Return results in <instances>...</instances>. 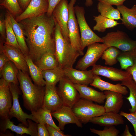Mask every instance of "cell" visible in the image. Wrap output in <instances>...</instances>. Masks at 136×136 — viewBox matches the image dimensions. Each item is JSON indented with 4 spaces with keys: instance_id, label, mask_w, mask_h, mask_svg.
<instances>
[{
    "instance_id": "cell-50",
    "label": "cell",
    "mask_w": 136,
    "mask_h": 136,
    "mask_svg": "<svg viewBox=\"0 0 136 136\" xmlns=\"http://www.w3.org/2000/svg\"><path fill=\"white\" fill-rule=\"evenodd\" d=\"M0 136H14L13 134L9 132H8L6 130L4 133H0Z\"/></svg>"
},
{
    "instance_id": "cell-14",
    "label": "cell",
    "mask_w": 136,
    "mask_h": 136,
    "mask_svg": "<svg viewBox=\"0 0 136 136\" xmlns=\"http://www.w3.org/2000/svg\"><path fill=\"white\" fill-rule=\"evenodd\" d=\"M1 40L0 52L4 53L18 70L25 73L29 72L25 57L21 51L5 43L3 44V41L2 39Z\"/></svg>"
},
{
    "instance_id": "cell-32",
    "label": "cell",
    "mask_w": 136,
    "mask_h": 136,
    "mask_svg": "<svg viewBox=\"0 0 136 136\" xmlns=\"http://www.w3.org/2000/svg\"><path fill=\"white\" fill-rule=\"evenodd\" d=\"M97 9L100 15L105 17L114 20L121 19L119 10L117 8H114L112 5L99 2L97 5Z\"/></svg>"
},
{
    "instance_id": "cell-34",
    "label": "cell",
    "mask_w": 136,
    "mask_h": 136,
    "mask_svg": "<svg viewBox=\"0 0 136 136\" xmlns=\"http://www.w3.org/2000/svg\"><path fill=\"white\" fill-rule=\"evenodd\" d=\"M121 84L126 86L129 90V95L126 98L128 100L131 107L129 110L130 113L136 111V82L131 78L122 81Z\"/></svg>"
},
{
    "instance_id": "cell-10",
    "label": "cell",
    "mask_w": 136,
    "mask_h": 136,
    "mask_svg": "<svg viewBox=\"0 0 136 136\" xmlns=\"http://www.w3.org/2000/svg\"><path fill=\"white\" fill-rule=\"evenodd\" d=\"M9 87L13 96V104L10 110L9 118L11 119L15 117L19 121L27 127L29 126L27 119H31L37 123L31 114H28L24 112L21 108L18 99L19 95L21 93L18 85L10 83Z\"/></svg>"
},
{
    "instance_id": "cell-1",
    "label": "cell",
    "mask_w": 136,
    "mask_h": 136,
    "mask_svg": "<svg viewBox=\"0 0 136 136\" xmlns=\"http://www.w3.org/2000/svg\"><path fill=\"white\" fill-rule=\"evenodd\" d=\"M23 30L29 56L36 64L44 54H55V22L53 15L46 13L19 22Z\"/></svg>"
},
{
    "instance_id": "cell-35",
    "label": "cell",
    "mask_w": 136,
    "mask_h": 136,
    "mask_svg": "<svg viewBox=\"0 0 136 136\" xmlns=\"http://www.w3.org/2000/svg\"><path fill=\"white\" fill-rule=\"evenodd\" d=\"M121 53L118 48L111 46L108 47L104 51L101 57L102 60H105V65L111 66L117 63V57Z\"/></svg>"
},
{
    "instance_id": "cell-31",
    "label": "cell",
    "mask_w": 136,
    "mask_h": 136,
    "mask_svg": "<svg viewBox=\"0 0 136 136\" xmlns=\"http://www.w3.org/2000/svg\"><path fill=\"white\" fill-rule=\"evenodd\" d=\"M6 38L5 43L20 50L14 31L9 12L7 11L5 15Z\"/></svg>"
},
{
    "instance_id": "cell-37",
    "label": "cell",
    "mask_w": 136,
    "mask_h": 136,
    "mask_svg": "<svg viewBox=\"0 0 136 136\" xmlns=\"http://www.w3.org/2000/svg\"><path fill=\"white\" fill-rule=\"evenodd\" d=\"M0 5L7 9L14 17L23 12L18 0H3Z\"/></svg>"
},
{
    "instance_id": "cell-17",
    "label": "cell",
    "mask_w": 136,
    "mask_h": 136,
    "mask_svg": "<svg viewBox=\"0 0 136 136\" xmlns=\"http://www.w3.org/2000/svg\"><path fill=\"white\" fill-rule=\"evenodd\" d=\"M52 115L58 122V127L61 130L64 129L65 126L69 124H74L78 127H82V123L80 121L72 108L63 106L56 111L51 112Z\"/></svg>"
},
{
    "instance_id": "cell-3",
    "label": "cell",
    "mask_w": 136,
    "mask_h": 136,
    "mask_svg": "<svg viewBox=\"0 0 136 136\" xmlns=\"http://www.w3.org/2000/svg\"><path fill=\"white\" fill-rule=\"evenodd\" d=\"M54 21L55 55L59 66L63 69L73 67L77 59L81 56L80 54L72 46L70 41L64 38L59 26L55 20Z\"/></svg>"
},
{
    "instance_id": "cell-40",
    "label": "cell",
    "mask_w": 136,
    "mask_h": 136,
    "mask_svg": "<svg viewBox=\"0 0 136 136\" xmlns=\"http://www.w3.org/2000/svg\"><path fill=\"white\" fill-rule=\"evenodd\" d=\"M48 131L49 136H70L65 134L61 131L51 126L48 124L45 125Z\"/></svg>"
},
{
    "instance_id": "cell-42",
    "label": "cell",
    "mask_w": 136,
    "mask_h": 136,
    "mask_svg": "<svg viewBox=\"0 0 136 136\" xmlns=\"http://www.w3.org/2000/svg\"><path fill=\"white\" fill-rule=\"evenodd\" d=\"M0 33L1 35V39L3 41L6 40V27L5 19L3 16L0 15Z\"/></svg>"
},
{
    "instance_id": "cell-29",
    "label": "cell",
    "mask_w": 136,
    "mask_h": 136,
    "mask_svg": "<svg viewBox=\"0 0 136 136\" xmlns=\"http://www.w3.org/2000/svg\"><path fill=\"white\" fill-rule=\"evenodd\" d=\"M42 73L47 85H56L65 76L63 69L59 66L53 69L43 70Z\"/></svg>"
},
{
    "instance_id": "cell-46",
    "label": "cell",
    "mask_w": 136,
    "mask_h": 136,
    "mask_svg": "<svg viewBox=\"0 0 136 136\" xmlns=\"http://www.w3.org/2000/svg\"><path fill=\"white\" fill-rule=\"evenodd\" d=\"M10 61L8 57L3 52H0V72L6 63Z\"/></svg>"
},
{
    "instance_id": "cell-41",
    "label": "cell",
    "mask_w": 136,
    "mask_h": 136,
    "mask_svg": "<svg viewBox=\"0 0 136 136\" xmlns=\"http://www.w3.org/2000/svg\"><path fill=\"white\" fill-rule=\"evenodd\" d=\"M61 0H47L48 3V8L46 14L49 16L52 15L55 8Z\"/></svg>"
},
{
    "instance_id": "cell-2",
    "label": "cell",
    "mask_w": 136,
    "mask_h": 136,
    "mask_svg": "<svg viewBox=\"0 0 136 136\" xmlns=\"http://www.w3.org/2000/svg\"><path fill=\"white\" fill-rule=\"evenodd\" d=\"M17 78L22 95L24 107L31 112L42 107L45 86H41L32 82L27 74L18 70Z\"/></svg>"
},
{
    "instance_id": "cell-28",
    "label": "cell",
    "mask_w": 136,
    "mask_h": 136,
    "mask_svg": "<svg viewBox=\"0 0 136 136\" xmlns=\"http://www.w3.org/2000/svg\"><path fill=\"white\" fill-rule=\"evenodd\" d=\"M31 114L36 120L37 123L45 125L48 124L60 130H61L53 120L51 112L47 109L42 107L36 111L31 112Z\"/></svg>"
},
{
    "instance_id": "cell-19",
    "label": "cell",
    "mask_w": 136,
    "mask_h": 136,
    "mask_svg": "<svg viewBox=\"0 0 136 136\" xmlns=\"http://www.w3.org/2000/svg\"><path fill=\"white\" fill-rule=\"evenodd\" d=\"M65 75L74 84L88 86L93 80L94 75L91 70H80L74 69H63Z\"/></svg>"
},
{
    "instance_id": "cell-20",
    "label": "cell",
    "mask_w": 136,
    "mask_h": 136,
    "mask_svg": "<svg viewBox=\"0 0 136 136\" xmlns=\"http://www.w3.org/2000/svg\"><path fill=\"white\" fill-rule=\"evenodd\" d=\"M104 92L106 99L104 106L105 112L118 113L123 103V95L110 91H105Z\"/></svg>"
},
{
    "instance_id": "cell-12",
    "label": "cell",
    "mask_w": 136,
    "mask_h": 136,
    "mask_svg": "<svg viewBox=\"0 0 136 136\" xmlns=\"http://www.w3.org/2000/svg\"><path fill=\"white\" fill-rule=\"evenodd\" d=\"M68 1L61 0L53 10V16L59 26L64 38L70 41L67 24L69 18Z\"/></svg>"
},
{
    "instance_id": "cell-39",
    "label": "cell",
    "mask_w": 136,
    "mask_h": 136,
    "mask_svg": "<svg viewBox=\"0 0 136 136\" xmlns=\"http://www.w3.org/2000/svg\"><path fill=\"white\" fill-rule=\"evenodd\" d=\"M119 114L126 118L132 125L134 132V135L136 136V111L130 113L121 111Z\"/></svg>"
},
{
    "instance_id": "cell-48",
    "label": "cell",
    "mask_w": 136,
    "mask_h": 136,
    "mask_svg": "<svg viewBox=\"0 0 136 136\" xmlns=\"http://www.w3.org/2000/svg\"><path fill=\"white\" fill-rule=\"evenodd\" d=\"M122 136H132L133 135L131 134L129 131V127L128 126L126 125L125 129L123 133L121 134Z\"/></svg>"
},
{
    "instance_id": "cell-30",
    "label": "cell",
    "mask_w": 136,
    "mask_h": 136,
    "mask_svg": "<svg viewBox=\"0 0 136 136\" xmlns=\"http://www.w3.org/2000/svg\"><path fill=\"white\" fill-rule=\"evenodd\" d=\"M94 20L96 22L93 27L94 30L99 32H104L107 29L114 27L120 23L113 19L103 16L100 14L97 16H93Z\"/></svg>"
},
{
    "instance_id": "cell-24",
    "label": "cell",
    "mask_w": 136,
    "mask_h": 136,
    "mask_svg": "<svg viewBox=\"0 0 136 136\" xmlns=\"http://www.w3.org/2000/svg\"><path fill=\"white\" fill-rule=\"evenodd\" d=\"M117 8L122 16L121 23L130 30L136 28V5L129 8L123 4L117 6Z\"/></svg>"
},
{
    "instance_id": "cell-8",
    "label": "cell",
    "mask_w": 136,
    "mask_h": 136,
    "mask_svg": "<svg viewBox=\"0 0 136 136\" xmlns=\"http://www.w3.org/2000/svg\"><path fill=\"white\" fill-rule=\"evenodd\" d=\"M85 55L78 62L76 69L85 70L89 67L93 66L101 57L104 51L108 47L105 44L95 43L88 46Z\"/></svg>"
},
{
    "instance_id": "cell-49",
    "label": "cell",
    "mask_w": 136,
    "mask_h": 136,
    "mask_svg": "<svg viewBox=\"0 0 136 136\" xmlns=\"http://www.w3.org/2000/svg\"><path fill=\"white\" fill-rule=\"evenodd\" d=\"M93 0H85V6L87 7H89L92 6L93 3Z\"/></svg>"
},
{
    "instance_id": "cell-22",
    "label": "cell",
    "mask_w": 136,
    "mask_h": 136,
    "mask_svg": "<svg viewBox=\"0 0 136 136\" xmlns=\"http://www.w3.org/2000/svg\"><path fill=\"white\" fill-rule=\"evenodd\" d=\"M74 84L81 98L99 104L104 103L106 98L104 92L97 91L87 86Z\"/></svg>"
},
{
    "instance_id": "cell-18",
    "label": "cell",
    "mask_w": 136,
    "mask_h": 136,
    "mask_svg": "<svg viewBox=\"0 0 136 136\" xmlns=\"http://www.w3.org/2000/svg\"><path fill=\"white\" fill-rule=\"evenodd\" d=\"M63 106L55 85L45 86V91L42 107L55 112Z\"/></svg>"
},
{
    "instance_id": "cell-15",
    "label": "cell",
    "mask_w": 136,
    "mask_h": 136,
    "mask_svg": "<svg viewBox=\"0 0 136 136\" xmlns=\"http://www.w3.org/2000/svg\"><path fill=\"white\" fill-rule=\"evenodd\" d=\"M10 83L2 78L0 80V117L1 119L9 117L13 98Z\"/></svg>"
},
{
    "instance_id": "cell-26",
    "label": "cell",
    "mask_w": 136,
    "mask_h": 136,
    "mask_svg": "<svg viewBox=\"0 0 136 136\" xmlns=\"http://www.w3.org/2000/svg\"><path fill=\"white\" fill-rule=\"evenodd\" d=\"M9 14L13 28L21 51L24 55H29L28 49L22 28L19 23L16 21L13 16L10 12Z\"/></svg>"
},
{
    "instance_id": "cell-6",
    "label": "cell",
    "mask_w": 136,
    "mask_h": 136,
    "mask_svg": "<svg viewBox=\"0 0 136 136\" xmlns=\"http://www.w3.org/2000/svg\"><path fill=\"white\" fill-rule=\"evenodd\" d=\"M101 38L103 43L108 47H114L123 51H132L136 48V40L130 38L123 31L118 30L110 32Z\"/></svg>"
},
{
    "instance_id": "cell-7",
    "label": "cell",
    "mask_w": 136,
    "mask_h": 136,
    "mask_svg": "<svg viewBox=\"0 0 136 136\" xmlns=\"http://www.w3.org/2000/svg\"><path fill=\"white\" fill-rule=\"evenodd\" d=\"M57 89L63 106L72 108L81 98L74 84L65 76L59 82Z\"/></svg>"
},
{
    "instance_id": "cell-16",
    "label": "cell",
    "mask_w": 136,
    "mask_h": 136,
    "mask_svg": "<svg viewBox=\"0 0 136 136\" xmlns=\"http://www.w3.org/2000/svg\"><path fill=\"white\" fill-rule=\"evenodd\" d=\"M48 6L47 0H31L26 9L15 19L19 22L26 19L42 15L47 12Z\"/></svg>"
},
{
    "instance_id": "cell-13",
    "label": "cell",
    "mask_w": 136,
    "mask_h": 136,
    "mask_svg": "<svg viewBox=\"0 0 136 136\" xmlns=\"http://www.w3.org/2000/svg\"><path fill=\"white\" fill-rule=\"evenodd\" d=\"M91 70L94 75L101 76L114 81L122 82L132 78L129 72L112 67L95 64L92 66Z\"/></svg>"
},
{
    "instance_id": "cell-33",
    "label": "cell",
    "mask_w": 136,
    "mask_h": 136,
    "mask_svg": "<svg viewBox=\"0 0 136 136\" xmlns=\"http://www.w3.org/2000/svg\"><path fill=\"white\" fill-rule=\"evenodd\" d=\"M36 64L42 71L53 69L59 66L55 54L50 53L43 55Z\"/></svg>"
},
{
    "instance_id": "cell-23",
    "label": "cell",
    "mask_w": 136,
    "mask_h": 136,
    "mask_svg": "<svg viewBox=\"0 0 136 136\" xmlns=\"http://www.w3.org/2000/svg\"><path fill=\"white\" fill-rule=\"evenodd\" d=\"M90 85L97 88L101 91H110L119 92L123 95L128 93L127 88L119 83L113 84L102 80L99 76L94 75L92 82Z\"/></svg>"
},
{
    "instance_id": "cell-5",
    "label": "cell",
    "mask_w": 136,
    "mask_h": 136,
    "mask_svg": "<svg viewBox=\"0 0 136 136\" xmlns=\"http://www.w3.org/2000/svg\"><path fill=\"white\" fill-rule=\"evenodd\" d=\"M74 9L80 30L81 50L83 51L86 47L94 43H103V40L101 38L94 32L88 25L85 18L84 8L76 5L74 7Z\"/></svg>"
},
{
    "instance_id": "cell-36",
    "label": "cell",
    "mask_w": 136,
    "mask_h": 136,
    "mask_svg": "<svg viewBox=\"0 0 136 136\" xmlns=\"http://www.w3.org/2000/svg\"><path fill=\"white\" fill-rule=\"evenodd\" d=\"M136 56L134 50L123 51L118 56L117 59L119 62L122 69L125 70L134 64V59Z\"/></svg>"
},
{
    "instance_id": "cell-51",
    "label": "cell",
    "mask_w": 136,
    "mask_h": 136,
    "mask_svg": "<svg viewBox=\"0 0 136 136\" xmlns=\"http://www.w3.org/2000/svg\"><path fill=\"white\" fill-rule=\"evenodd\" d=\"M135 52L136 53V48L134 50Z\"/></svg>"
},
{
    "instance_id": "cell-47",
    "label": "cell",
    "mask_w": 136,
    "mask_h": 136,
    "mask_svg": "<svg viewBox=\"0 0 136 136\" xmlns=\"http://www.w3.org/2000/svg\"><path fill=\"white\" fill-rule=\"evenodd\" d=\"M19 5L23 10H24L31 0H18Z\"/></svg>"
},
{
    "instance_id": "cell-43",
    "label": "cell",
    "mask_w": 136,
    "mask_h": 136,
    "mask_svg": "<svg viewBox=\"0 0 136 136\" xmlns=\"http://www.w3.org/2000/svg\"><path fill=\"white\" fill-rule=\"evenodd\" d=\"M38 136H49L48 130L45 124L37 123Z\"/></svg>"
},
{
    "instance_id": "cell-11",
    "label": "cell",
    "mask_w": 136,
    "mask_h": 136,
    "mask_svg": "<svg viewBox=\"0 0 136 136\" xmlns=\"http://www.w3.org/2000/svg\"><path fill=\"white\" fill-rule=\"evenodd\" d=\"M32 120L29 119H27L29 125V126L27 127L22 123L18 125H14L9 118L1 119L0 133H4L7 129H9L18 134H26L31 136H38L37 123L34 122Z\"/></svg>"
},
{
    "instance_id": "cell-4",
    "label": "cell",
    "mask_w": 136,
    "mask_h": 136,
    "mask_svg": "<svg viewBox=\"0 0 136 136\" xmlns=\"http://www.w3.org/2000/svg\"><path fill=\"white\" fill-rule=\"evenodd\" d=\"M72 109L80 121L84 124L89 122L93 118L100 116L105 112L103 106L82 98L76 102Z\"/></svg>"
},
{
    "instance_id": "cell-38",
    "label": "cell",
    "mask_w": 136,
    "mask_h": 136,
    "mask_svg": "<svg viewBox=\"0 0 136 136\" xmlns=\"http://www.w3.org/2000/svg\"><path fill=\"white\" fill-rule=\"evenodd\" d=\"M90 130L92 132L99 136H117L120 133L119 131L114 126H105L102 130L91 128Z\"/></svg>"
},
{
    "instance_id": "cell-25",
    "label": "cell",
    "mask_w": 136,
    "mask_h": 136,
    "mask_svg": "<svg viewBox=\"0 0 136 136\" xmlns=\"http://www.w3.org/2000/svg\"><path fill=\"white\" fill-rule=\"evenodd\" d=\"M24 55L34 83L41 86H45L46 83L43 77L42 70L34 63L29 55Z\"/></svg>"
},
{
    "instance_id": "cell-21",
    "label": "cell",
    "mask_w": 136,
    "mask_h": 136,
    "mask_svg": "<svg viewBox=\"0 0 136 136\" xmlns=\"http://www.w3.org/2000/svg\"><path fill=\"white\" fill-rule=\"evenodd\" d=\"M89 122L101 126H110L123 124L124 121L123 116L119 114L105 112L100 116L93 118Z\"/></svg>"
},
{
    "instance_id": "cell-44",
    "label": "cell",
    "mask_w": 136,
    "mask_h": 136,
    "mask_svg": "<svg viewBox=\"0 0 136 136\" xmlns=\"http://www.w3.org/2000/svg\"><path fill=\"white\" fill-rule=\"evenodd\" d=\"M126 71L130 74L133 79L136 82V56L134 59L133 65L132 66L128 67Z\"/></svg>"
},
{
    "instance_id": "cell-45",
    "label": "cell",
    "mask_w": 136,
    "mask_h": 136,
    "mask_svg": "<svg viewBox=\"0 0 136 136\" xmlns=\"http://www.w3.org/2000/svg\"><path fill=\"white\" fill-rule=\"evenodd\" d=\"M99 2H103L111 5L118 6L123 4L124 2L127 0H96Z\"/></svg>"
},
{
    "instance_id": "cell-9",
    "label": "cell",
    "mask_w": 136,
    "mask_h": 136,
    "mask_svg": "<svg viewBox=\"0 0 136 136\" xmlns=\"http://www.w3.org/2000/svg\"><path fill=\"white\" fill-rule=\"evenodd\" d=\"M77 0H70L68 4L69 18L67 26L70 42L72 46L79 53L81 56L84 53L81 49V39L79 26L75 14L74 5Z\"/></svg>"
},
{
    "instance_id": "cell-27",
    "label": "cell",
    "mask_w": 136,
    "mask_h": 136,
    "mask_svg": "<svg viewBox=\"0 0 136 136\" xmlns=\"http://www.w3.org/2000/svg\"><path fill=\"white\" fill-rule=\"evenodd\" d=\"M18 69L11 61L7 62L0 72V76L6 81L18 85L17 78Z\"/></svg>"
}]
</instances>
